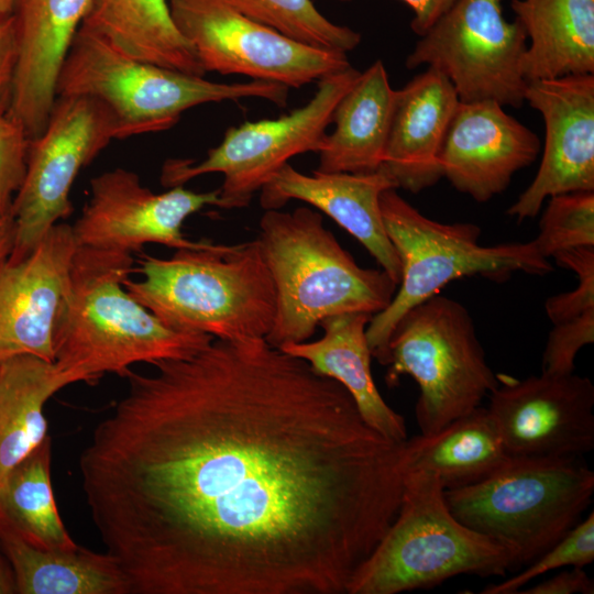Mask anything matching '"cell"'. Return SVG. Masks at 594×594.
I'll list each match as a JSON object with an SVG mask.
<instances>
[{
    "label": "cell",
    "mask_w": 594,
    "mask_h": 594,
    "mask_svg": "<svg viewBox=\"0 0 594 594\" xmlns=\"http://www.w3.org/2000/svg\"><path fill=\"white\" fill-rule=\"evenodd\" d=\"M154 366L79 458L131 594H348L398 513L405 441L265 339Z\"/></svg>",
    "instance_id": "cell-1"
},
{
    "label": "cell",
    "mask_w": 594,
    "mask_h": 594,
    "mask_svg": "<svg viewBox=\"0 0 594 594\" xmlns=\"http://www.w3.org/2000/svg\"><path fill=\"white\" fill-rule=\"evenodd\" d=\"M131 253L78 246L53 333L54 363L92 383L135 363L187 358L215 338L164 324L123 286Z\"/></svg>",
    "instance_id": "cell-2"
},
{
    "label": "cell",
    "mask_w": 594,
    "mask_h": 594,
    "mask_svg": "<svg viewBox=\"0 0 594 594\" xmlns=\"http://www.w3.org/2000/svg\"><path fill=\"white\" fill-rule=\"evenodd\" d=\"M138 272L124 288L172 329L234 341L265 339L272 328L275 288L256 239L142 255Z\"/></svg>",
    "instance_id": "cell-3"
},
{
    "label": "cell",
    "mask_w": 594,
    "mask_h": 594,
    "mask_svg": "<svg viewBox=\"0 0 594 594\" xmlns=\"http://www.w3.org/2000/svg\"><path fill=\"white\" fill-rule=\"evenodd\" d=\"M256 240L276 295L265 338L274 348L307 341L328 317L375 315L397 290L384 270L361 267L324 227L322 216L308 207L265 210Z\"/></svg>",
    "instance_id": "cell-4"
},
{
    "label": "cell",
    "mask_w": 594,
    "mask_h": 594,
    "mask_svg": "<svg viewBox=\"0 0 594 594\" xmlns=\"http://www.w3.org/2000/svg\"><path fill=\"white\" fill-rule=\"evenodd\" d=\"M514 565L509 548L454 517L433 475L406 472L396 518L353 574L348 594H397L460 574L505 575Z\"/></svg>",
    "instance_id": "cell-5"
},
{
    "label": "cell",
    "mask_w": 594,
    "mask_h": 594,
    "mask_svg": "<svg viewBox=\"0 0 594 594\" xmlns=\"http://www.w3.org/2000/svg\"><path fill=\"white\" fill-rule=\"evenodd\" d=\"M593 493L594 472L581 457L510 455L484 480L444 490V498L462 524L512 550L515 571L573 528Z\"/></svg>",
    "instance_id": "cell-6"
},
{
    "label": "cell",
    "mask_w": 594,
    "mask_h": 594,
    "mask_svg": "<svg viewBox=\"0 0 594 594\" xmlns=\"http://www.w3.org/2000/svg\"><path fill=\"white\" fill-rule=\"evenodd\" d=\"M381 210L402 265L392 301L373 315L366 327L372 356L383 365L388 363V341L398 320L450 282L472 275L502 280L516 272L543 276L553 271L534 241L482 245L479 226L432 220L406 201L396 188L382 194Z\"/></svg>",
    "instance_id": "cell-7"
},
{
    "label": "cell",
    "mask_w": 594,
    "mask_h": 594,
    "mask_svg": "<svg viewBox=\"0 0 594 594\" xmlns=\"http://www.w3.org/2000/svg\"><path fill=\"white\" fill-rule=\"evenodd\" d=\"M288 87L275 82H216L123 54L80 26L63 64L56 96L87 95L118 119L124 138L173 128L186 110L208 102L261 98L285 107Z\"/></svg>",
    "instance_id": "cell-8"
},
{
    "label": "cell",
    "mask_w": 594,
    "mask_h": 594,
    "mask_svg": "<svg viewBox=\"0 0 594 594\" xmlns=\"http://www.w3.org/2000/svg\"><path fill=\"white\" fill-rule=\"evenodd\" d=\"M389 386L402 375L419 387L415 415L420 435H432L482 406L498 386L469 310L437 294L409 309L388 341Z\"/></svg>",
    "instance_id": "cell-9"
},
{
    "label": "cell",
    "mask_w": 594,
    "mask_h": 594,
    "mask_svg": "<svg viewBox=\"0 0 594 594\" xmlns=\"http://www.w3.org/2000/svg\"><path fill=\"white\" fill-rule=\"evenodd\" d=\"M360 74L349 66L327 75L318 80L312 98L289 114L231 127L199 163L182 158L165 162L162 185L182 186L195 177L220 173L223 182L218 188L219 208L246 207L292 157L320 151L337 103Z\"/></svg>",
    "instance_id": "cell-10"
},
{
    "label": "cell",
    "mask_w": 594,
    "mask_h": 594,
    "mask_svg": "<svg viewBox=\"0 0 594 594\" xmlns=\"http://www.w3.org/2000/svg\"><path fill=\"white\" fill-rule=\"evenodd\" d=\"M114 139L124 134L102 101L57 96L44 131L30 140L25 176L12 204L15 232L7 261L26 257L53 226L69 217L77 175Z\"/></svg>",
    "instance_id": "cell-11"
},
{
    "label": "cell",
    "mask_w": 594,
    "mask_h": 594,
    "mask_svg": "<svg viewBox=\"0 0 594 594\" xmlns=\"http://www.w3.org/2000/svg\"><path fill=\"white\" fill-rule=\"evenodd\" d=\"M504 0H457L420 36L407 68L432 67L453 85L460 101L494 100L521 107L527 82L520 63L527 35L504 16Z\"/></svg>",
    "instance_id": "cell-12"
},
{
    "label": "cell",
    "mask_w": 594,
    "mask_h": 594,
    "mask_svg": "<svg viewBox=\"0 0 594 594\" xmlns=\"http://www.w3.org/2000/svg\"><path fill=\"white\" fill-rule=\"evenodd\" d=\"M170 14L204 70L299 88L348 68L345 53L296 42L227 0H168Z\"/></svg>",
    "instance_id": "cell-13"
},
{
    "label": "cell",
    "mask_w": 594,
    "mask_h": 594,
    "mask_svg": "<svg viewBox=\"0 0 594 594\" xmlns=\"http://www.w3.org/2000/svg\"><path fill=\"white\" fill-rule=\"evenodd\" d=\"M219 189L182 186L156 194L136 173L117 167L90 180L89 201L73 226L78 246L132 253L148 243L175 250L201 246L183 233L185 220L207 206L219 207Z\"/></svg>",
    "instance_id": "cell-14"
},
{
    "label": "cell",
    "mask_w": 594,
    "mask_h": 594,
    "mask_svg": "<svg viewBox=\"0 0 594 594\" xmlns=\"http://www.w3.org/2000/svg\"><path fill=\"white\" fill-rule=\"evenodd\" d=\"M497 375L487 409L509 455L582 458L594 449V385L588 377Z\"/></svg>",
    "instance_id": "cell-15"
},
{
    "label": "cell",
    "mask_w": 594,
    "mask_h": 594,
    "mask_svg": "<svg viewBox=\"0 0 594 594\" xmlns=\"http://www.w3.org/2000/svg\"><path fill=\"white\" fill-rule=\"evenodd\" d=\"M524 99L542 116L546 134L535 178L507 209L518 222L552 196L594 191V74L529 81Z\"/></svg>",
    "instance_id": "cell-16"
},
{
    "label": "cell",
    "mask_w": 594,
    "mask_h": 594,
    "mask_svg": "<svg viewBox=\"0 0 594 594\" xmlns=\"http://www.w3.org/2000/svg\"><path fill=\"white\" fill-rule=\"evenodd\" d=\"M77 248L73 227L58 222L26 257L0 263V362L19 355L54 362L55 321Z\"/></svg>",
    "instance_id": "cell-17"
},
{
    "label": "cell",
    "mask_w": 594,
    "mask_h": 594,
    "mask_svg": "<svg viewBox=\"0 0 594 594\" xmlns=\"http://www.w3.org/2000/svg\"><path fill=\"white\" fill-rule=\"evenodd\" d=\"M540 146L539 138L501 103L460 101L441 153L443 177L460 193L485 202L536 161Z\"/></svg>",
    "instance_id": "cell-18"
},
{
    "label": "cell",
    "mask_w": 594,
    "mask_h": 594,
    "mask_svg": "<svg viewBox=\"0 0 594 594\" xmlns=\"http://www.w3.org/2000/svg\"><path fill=\"white\" fill-rule=\"evenodd\" d=\"M91 0H14L18 61L10 109L30 140L45 129L56 85Z\"/></svg>",
    "instance_id": "cell-19"
},
{
    "label": "cell",
    "mask_w": 594,
    "mask_h": 594,
    "mask_svg": "<svg viewBox=\"0 0 594 594\" xmlns=\"http://www.w3.org/2000/svg\"><path fill=\"white\" fill-rule=\"evenodd\" d=\"M396 188L382 169L372 173L304 174L286 164L260 190L265 210L280 209L296 199L319 209L354 237L396 283L402 265L382 217L381 196Z\"/></svg>",
    "instance_id": "cell-20"
},
{
    "label": "cell",
    "mask_w": 594,
    "mask_h": 594,
    "mask_svg": "<svg viewBox=\"0 0 594 594\" xmlns=\"http://www.w3.org/2000/svg\"><path fill=\"white\" fill-rule=\"evenodd\" d=\"M459 102L452 82L432 67L396 90L380 169L397 188L417 194L443 177L441 153Z\"/></svg>",
    "instance_id": "cell-21"
},
{
    "label": "cell",
    "mask_w": 594,
    "mask_h": 594,
    "mask_svg": "<svg viewBox=\"0 0 594 594\" xmlns=\"http://www.w3.org/2000/svg\"><path fill=\"white\" fill-rule=\"evenodd\" d=\"M372 316L349 312L328 317L319 324L323 329L320 339L287 343L278 349L305 360L316 372L341 384L367 426L402 442L407 439L405 419L383 399L372 375V353L366 339Z\"/></svg>",
    "instance_id": "cell-22"
},
{
    "label": "cell",
    "mask_w": 594,
    "mask_h": 594,
    "mask_svg": "<svg viewBox=\"0 0 594 594\" xmlns=\"http://www.w3.org/2000/svg\"><path fill=\"white\" fill-rule=\"evenodd\" d=\"M396 90L381 59L360 74L337 103L334 130L326 135L317 170L372 173L381 168L391 129Z\"/></svg>",
    "instance_id": "cell-23"
},
{
    "label": "cell",
    "mask_w": 594,
    "mask_h": 594,
    "mask_svg": "<svg viewBox=\"0 0 594 594\" xmlns=\"http://www.w3.org/2000/svg\"><path fill=\"white\" fill-rule=\"evenodd\" d=\"M529 45L520 72L526 82L594 74V0H512Z\"/></svg>",
    "instance_id": "cell-24"
},
{
    "label": "cell",
    "mask_w": 594,
    "mask_h": 594,
    "mask_svg": "<svg viewBox=\"0 0 594 594\" xmlns=\"http://www.w3.org/2000/svg\"><path fill=\"white\" fill-rule=\"evenodd\" d=\"M0 544L19 594H131L118 560L81 547L46 550L22 539L0 518Z\"/></svg>",
    "instance_id": "cell-25"
},
{
    "label": "cell",
    "mask_w": 594,
    "mask_h": 594,
    "mask_svg": "<svg viewBox=\"0 0 594 594\" xmlns=\"http://www.w3.org/2000/svg\"><path fill=\"white\" fill-rule=\"evenodd\" d=\"M80 377L33 355L0 362V491L11 471L47 433L45 403Z\"/></svg>",
    "instance_id": "cell-26"
},
{
    "label": "cell",
    "mask_w": 594,
    "mask_h": 594,
    "mask_svg": "<svg viewBox=\"0 0 594 594\" xmlns=\"http://www.w3.org/2000/svg\"><path fill=\"white\" fill-rule=\"evenodd\" d=\"M509 457L492 415L483 406L432 435L405 441V471L433 475L444 490L484 480Z\"/></svg>",
    "instance_id": "cell-27"
},
{
    "label": "cell",
    "mask_w": 594,
    "mask_h": 594,
    "mask_svg": "<svg viewBox=\"0 0 594 594\" xmlns=\"http://www.w3.org/2000/svg\"><path fill=\"white\" fill-rule=\"evenodd\" d=\"M81 26L139 61L191 75L206 74L175 25L167 0H91Z\"/></svg>",
    "instance_id": "cell-28"
},
{
    "label": "cell",
    "mask_w": 594,
    "mask_h": 594,
    "mask_svg": "<svg viewBox=\"0 0 594 594\" xmlns=\"http://www.w3.org/2000/svg\"><path fill=\"white\" fill-rule=\"evenodd\" d=\"M51 437L9 474L0 491V518L26 542L46 550L78 544L66 530L51 483Z\"/></svg>",
    "instance_id": "cell-29"
},
{
    "label": "cell",
    "mask_w": 594,
    "mask_h": 594,
    "mask_svg": "<svg viewBox=\"0 0 594 594\" xmlns=\"http://www.w3.org/2000/svg\"><path fill=\"white\" fill-rule=\"evenodd\" d=\"M245 16L306 45L341 53L353 51L361 34L327 19L311 0H227Z\"/></svg>",
    "instance_id": "cell-30"
},
{
    "label": "cell",
    "mask_w": 594,
    "mask_h": 594,
    "mask_svg": "<svg viewBox=\"0 0 594 594\" xmlns=\"http://www.w3.org/2000/svg\"><path fill=\"white\" fill-rule=\"evenodd\" d=\"M542 256L594 246V191H574L549 198L532 240Z\"/></svg>",
    "instance_id": "cell-31"
},
{
    "label": "cell",
    "mask_w": 594,
    "mask_h": 594,
    "mask_svg": "<svg viewBox=\"0 0 594 594\" xmlns=\"http://www.w3.org/2000/svg\"><path fill=\"white\" fill-rule=\"evenodd\" d=\"M594 560V513L580 520L526 569L509 579L485 586L482 594H517L534 579L565 566L584 568Z\"/></svg>",
    "instance_id": "cell-32"
},
{
    "label": "cell",
    "mask_w": 594,
    "mask_h": 594,
    "mask_svg": "<svg viewBox=\"0 0 594 594\" xmlns=\"http://www.w3.org/2000/svg\"><path fill=\"white\" fill-rule=\"evenodd\" d=\"M552 258L578 275V286L549 297L544 309L552 324L568 321L594 310V246H582L557 253Z\"/></svg>",
    "instance_id": "cell-33"
},
{
    "label": "cell",
    "mask_w": 594,
    "mask_h": 594,
    "mask_svg": "<svg viewBox=\"0 0 594 594\" xmlns=\"http://www.w3.org/2000/svg\"><path fill=\"white\" fill-rule=\"evenodd\" d=\"M30 138L16 120L0 114V218L12 216V204L25 172Z\"/></svg>",
    "instance_id": "cell-34"
},
{
    "label": "cell",
    "mask_w": 594,
    "mask_h": 594,
    "mask_svg": "<svg viewBox=\"0 0 594 594\" xmlns=\"http://www.w3.org/2000/svg\"><path fill=\"white\" fill-rule=\"evenodd\" d=\"M594 342V310L574 319L553 324L542 354L541 373L565 375L574 373L579 351Z\"/></svg>",
    "instance_id": "cell-35"
},
{
    "label": "cell",
    "mask_w": 594,
    "mask_h": 594,
    "mask_svg": "<svg viewBox=\"0 0 594 594\" xmlns=\"http://www.w3.org/2000/svg\"><path fill=\"white\" fill-rule=\"evenodd\" d=\"M18 61V43L12 14L0 19V114L10 109Z\"/></svg>",
    "instance_id": "cell-36"
},
{
    "label": "cell",
    "mask_w": 594,
    "mask_h": 594,
    "mask_svg": "<svg viewBox=\"0 0 594 594\" xmlns=\"http://www.w3.org/2000/svg\"><path fill=\"white\" fill-rule=\"evenodd\" d=\"M593 594L594 582L583 568L571 566L517 594Z\"/></svg>",
    "instance_id": "cell-37"
},
{
    "label": "cell",
    "mask_w": 594,
    "mask_h": 594,
    "mask_svg": "<svg viewBox=\"0 0 594 594\" xmlns=\"http://www.w3.org/2000/svg\"><path fill=\"white\" fill-rule=\"evenodd\" d=\"M346 1V0H342ZM414 12L411 30L417 35L425 34L457 0H403Z\"/></svg>",
    "instance_id": "cell-38"
},
{
    "label": "cell",
    "mask_w": 594,
    "mask_h": 594,
    "mask_svg": "<svg viewBox=\"0 0 594 594\" xmlns=\"http://www.w3.org/2000/svg\"><path fill=\"white\" fill-rule=\"evenodd\" d=\"M14 221L12 216L0 218V263L8 258L14 242Z\"/></svg>",
    "instance_id": "cell-39"
},
{
    "label": "cell",
    "mask_w": 594,
    "mask_h": 594,
    "mask_svg": "<svg viewBox=\"0 0 594 594\" xmlns=\"http://www.w3.org/2000/svg\"><path fill=\"white\" fill-rule=\"evenodd\" d=\"M11 593H15L13 573L0 557V594Z\"/></svg>",
    "instance_id": "cell-40"
},
{
    "label": "cell",
    "mask_w": 594,
    "mask_h": 594,
    "mask_svg": "<svg viewBox=\"0 0 594 594\" xmlns=\"http://www.w3.org/2000/svg\"><path fill=\"white\" fill-rule=\"evenodd\" d=\"M13 4L14 0H0V19L12 14Z\"/></svg>",
    "instance_id": "cell-41"
}]
</instances>
